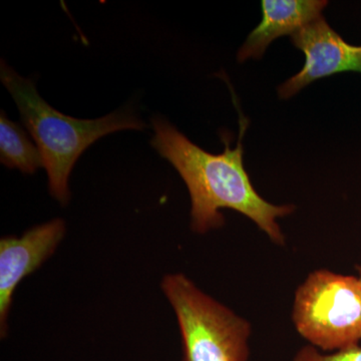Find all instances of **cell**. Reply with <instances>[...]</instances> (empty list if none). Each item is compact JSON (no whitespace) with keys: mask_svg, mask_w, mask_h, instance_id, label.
I'll list each match as a JSON object with an SVG mask.
<instances>
[{"mask_svg":"<svg viewBox=\"0 0 361 361\" xmlns=\"http://www.w3.org/2000/svg\"><path fill=\"white\" fill-rule=\"evenodd\" d=\"M154 135L151 145L170 161L184 180L191 198V229L199 234L219 229L224 225L222 209H231L246 216L276 245L285 244L278 218L290 215L293 205H274L265 200L252 185L244 167L242 139L248 121L240 118V135L236 147H230L223 137V153L210 154L190 141L167 120H152Z\"/></svg>","mask_w":361,"mask_h":361,"instance_id":"cell-1","label":"cell"},{"mask_svg":"<svg viewBox=\"0 0 361 361\" xmlns=\"http://www.w3.org/2000/svg\"><path fill=\"white\" fill-rule=\"evenodd\" d=\"M0 78L16 102L23 125L37 142L49 176V192L61 205L70 201L71 170L90 145L111 133L146 128L132 110L116 111L96 120L63 115L39 96L30 78L21 77L4 61Z\"/></svg>","mask_w":361,"mask_h":361,"instance_id":"cell-2","label":"cell"},{"mask_svg":"<svg viewBox=\"0 0 361 361\" xmlns=\"http://www.w3.org/2000/svg\"><path fill=\"white\" fill-rule=\"evenodd\" d=\"M161 288L177 317L183 361H248L251 325L245 318L182 273L166 275Z\"/></svg>","mask_w":361,"mask_h":361,"instance_id":"cell-3","label":"cell"},{"mask_svg":"<svg viewBox=\"0 0 361 361\" xmlns=\"http://www.w3.org/2000/svg\"><path fill=\"white\" fill-rule=\"evenodd\" d=\"M292 320L297 332L322 353L360 345V278L327 269L313 271L295 292Z\"/></svg>","mask_w":361,"mask_h":361,"instance_id":"cell-4","label":"cell"},{"mask_svg":"<svg viewBox=\"0 0 361 361\" xmlns=\"http://www.w3.org/2000/svg\"><path fill=\"white\" fill-rule=\"evenodd\" d=\"M291 40L305 54V63L278 87L280 99H290L315 80L336 73H361V45L346 42L322 16L291 35Z\"/></svg>","mask_w":361,"mask_h":361,"instance_id":"cell-5","label":"cell"},{"mask_svg":"<svg viewBox=\"0 0 361 361\" xmlns=\"http://www.w3.org/2000/svg\"><path fill=\"white\" fill-rule=\"evenodd\" d=\"M66 234L63 219L35 226L20 237L0 240V336L7 334V318L20 282L56 252Z\"/></svg>","mask_w":361,"mask_h":361,"instance_id":"cell-6","label":"cell"},{"mask_svg":"<svg viewBox=\"0 0 361 361\" xmlns=\"http://www.w3.org/2000/svg\"><path fill=\"white\" fill-rule=\"evenodd\" d=\"M325 0H263L262 20L252 30L237 54L240 63L260 59L273 40L293 35L322 16Z\"/></svg>","mask_w":361,"mask_h":361,"instance_id":"cell-7","label":"cell"},{"mask_svg":"<svg viewBox=\"0 0 361 361\" xmlns=\"http://www.w3.org/2000/svg\"><path fill=\"white\" fill-rule=\"evenodd\" d=\"M0 161L6 167L18 169L25 174H35L44 167L42 154L27 133L18 123L0 115Z\"/></svg>","mask_w":361,"mask_h":361,"instance_id":"cell-8","label":"cell"},{"mask_svg":"<svg viewBox=\"0 0 361 361\" xmlns=\"http://www.w3.org/2000/svg\"><path fill=\"white\" fill-rule=\"evenodd\" d=\"M293 361H361V346L325 353L313 346L306 345L297 351Z\"/></svg>","mask_w":361,"mask_h":361,"instance_id":"cell-9","label":"cell"},{"mask_svg":"<svg viewBox=\"0 0 361 361\" xmlns=\"http://www.w3.org/2000/svg\"><path fill=\"white\" fill-rule=\"evenodd\" d=\"M358 278H360L361 281V265L358 266Z\"/></svg>","mask_w":361,"mask_h":361,"instance_id":"cell-10","label":"cell"}]
</instances>
